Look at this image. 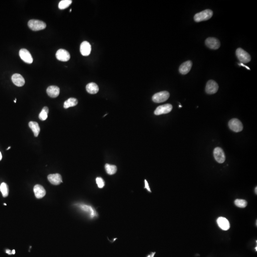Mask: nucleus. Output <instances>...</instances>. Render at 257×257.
Wrapping results in <instances>:
<instances>
[{
  "mask_svg": "<svg viewBox=\"0 0 257 257\" xmlns=\"http://www.w3.org/2000/svg\"><path fill=\"white\" fill-rule=\"evenodd\" d=\"M239 65H241V66H243L244 67L246 68L247 69H248V70H250V68L248 67V66H246V65H244L243 64H242V63H241V64H238Z\"/></svg>",
  "mask_w": 257,
  "mask_h": 257,
  "instance_id": "nucleus-32",
  "label": "nucleus"
},
{
  "mask_svg": "<svg viewBox=\"0 0 257 257\" xmlns=\"http://www.w3.org/2000/svg\"><path fill=\"white\" fill-rule=\"evenodd\" d=\"M228 125L230 129L234 132H240L242 131L243 128L242 122L237 119H232L230 120Z\"/></svg>",
  "mask_w": 257,
  "mask_h": 257,
  "instance_id": "nucleus-5",
  "label": "nucleus"
},
{
  "mask_svg": "<svg viewBox=\"0 0 257 257\" xmlns=\"http://www.w3.org/2000/svg\"><path fill=\"white\" fill-rule=\"evenodd\" d=\"M86 89L88 93L92 94H97L99 90V87L97 84L94 83H91L88 84L86 85Z\"/></svg>",
  "mask_w": 257,
  "mask_h": 257,
  "instance_id": "nucleus-20",
  "label": "nucleus"
},
{
  "mask_svg": "<svg viewBox=\"0 0 257 257\" xmlns=\"http://www.w3.org/2000/svg\"><path fill=\"white\" fill-rule=\"evenodd\" d=\"M19 55L21 60L27 64H31L33 63V58L27 50L25 49H21L19 51Z\"/></svg>",
  "mask_w": 257,
  "mask_h": 257,
  "instance_id": "nucleus-10",
  "label": "nucleus"
},
{
  "mask_svg": "<svg viewBox=\"0 0 257 257\" xmlns=\"http://www.w3.org/2000/svg\"><path fill=\"white\" fill-rule=\"evenodd\" d=\"M170 97L169 92L167 91H162L155 94L152 96V100L156 103H161L166 101Z\"/></svg>",
  "mask_w": 257,
  "mask_h": 257,
  "instance_id": "nucleus-6",
  "label": "nucleus"
},
{
  "mask_svg": "<svg viewBox=\"0 0 257 257\" xmlns=\"http://www.w3.org/2000/svg\"><path fill=\"white\" fill-rule=\"evenodd\" d=\"M77 206L84 212L87 214L90 217V218H93L97 217V212H96L95 208L92 207V206L84 204H79Z\"/></svg>",
  "mask_w": 257,
  "mask_h": 257,
  "instance_id": "nucleus-4",
  "label": "nucleus"
},
{
  "mask_svg": "<svg viewBox=\"0 0 257 257\" xmlns=\"http://www.w3.org/2000/svg\"><path fill=\"white\" fill-rule=\"evenodd\" d=\"M48 179L52 184L57 185L63 182L61 175L58 173L50 174L48 176Z\"/></svg>",
  "mask_w": 257,
  "mask_h": 257,
  "instance_id": "nucleus-17",
  "label": "nucleus"
},
{
  "mask_svg": "<svg viewBox=\"0 0 257 257\" xmlns=\"http://www.w3.org/2000/svg\"><path fill=\"white\" fill-rule=\"evenodd\" d=\"M28 26L34 31H38L44 30L46 27V24L44 22L40 20H31L28 23Z\"/></svg>",
  "mask_w": 257,
  "mask_h": 257,
  "instance_id": "nucleus-2",
  "label": "nucleus"
},
{
  "mask_svg": "<svg viewBox=\"0 0 257 257\" xmlns=\"http://www.w3.org/2000/svg\"><path fill=\"white\" fill-rule=\"evenodd\" d=\"M96 183L99 188H102L105 186V182L101 177H97L96 179Z\"/></svg>",
  "mask_w": 257,
  "mask_h": 257,
  "instance_id": "nucleus-27",
  "label": "nucleus"
},
{
  "mask_svg": "<svg viewBox=\"0 0 257 257\" xmlns=\"http://www.w3.org/2000/svg\"><path fill=\"white\" fill-rule=\"evenodd\" d=\"M1 159H2V155L1 152H0V161H1Z\"/></svg>",
  "mask_w": 257,
  "mask_h": 257,
  "instance_id": "nucleus-33",
  "label": "nucleus"
},
{
  "mask_svg": "<svg viewBox=\"0 0 257 257\" xmlns=\"http://www.w3.org/2000/svg\"><path fill=\"white\" fill-rule=\"evenodd\" d=\"M205 44L210 49L217 50L220 48L221 44L218 40L215 38L209 37L205 41Z\"/></svg>",
  "mask_w": 257,
  "mask_h": 257,
  "instance_id": "nucleus-11",
  "label": "nucleus"
},
{
  "mask_svg": "<svg viewBox=\"0 0 257 257\" xmlns=\"http://www.w3.org/2000/svg\"><path fill=\"white\" fill-rule=\"evenodd\" d=\"M255 193L257 194V187H256V188L255 189Z\"/></svg>",
  "mask_w": 257,
  "mask_h": 257,
  "instance_id": "nucleus-34",
  "label": "nucleus"
},
{
  "mask_svg": "<svg viewBox=\"0 0 257 257\" xmlns=\"http://www.w3.org/2000/svg\"><path fill=\"white\" fill-rule=\"evenodd\" d=\"M29 126L34 132V136L36 137H38L40 132V128L37 122L35 121H30L29 122Z\"/></svg>",
  "mask_w": 257,
  "mask_h": 257,
  "instance_id": "nucleus-21",
  "label": "nucleus"
},
{
  "mask_svg": "<svg viewBox=\"0 0 257 257\" xmlns=\"http://www.w3.org/2000/svg\"><path fill=\"white\" fill-rule=\"evenodd\" d=\"M213 11L210 9L204 10L200 13L196 14L194 16V20L196 22H201L209 20L212 17Z\"/></svg>",
  "mask_w": 257,
  "mask_h": 257,
  "instance_id": "nucleus-1",
  "label": "nucleus"
},
{
  "mask_svg": "<svg viewBox=\"0 0 257 257\" xmlns=\"http://www.w3.org/2000/svg\"><path fill=\"white\" fill-rule=\"evenodd\" d=\"M10 148H11V147H8V148L7 149V150H9V149H10Z\"/></svg>",
  "mask_w": 257,
  "mask_h": 257,
  "instance_id": "nucleus-36",
  "label": "nucleus"
},
{
  "mask_svg": "<svg viewBox=\"0 0 257 257\" xmlns=\"http://www.w3.org/2000/svg\"><path fill=\"white\" fill-rule=\"evenodd\" d=\"M105 168L106 172L109 175L114 174L117 171V168L115 165H111L109 164H105Z\"/></svg>",
  "mask_w": 257,
  "mask_h": 257,
  "instance_id": "nucleus-23",
  "label": "nucleus"
},
{
  "mask_svg": "<svg viewBox=\"0 0 257 257\" xmlns=\"http://www.w3.org/2000/svg\"><path fill=\"white\" fill-rule=\"evenodd\" d=\"M42 110H44V111H46L47 113L48 114V112H49V109H48V108L47 107H44L43 108V109Z\"/></svg>",
  "mask_w": 257,
  "mask_h": 257,
  "instance_id": "nucleus-31",
  "label": "nucleus"
},
{
  "mask_svg": "<svg viewBox=\"0 0 257 257\" xmlns=\"http://www.w3.org/2000/svg\"><path fill=\"white\" fill-rule=\"evenodd\" d=\"M13 83L18 87H21L25 84V80L22 75L20 74H15L11 77Z\"/></svg>",
  "mask_w": 257,
  "mask_h": 257,
  "instance_id": "nucleus-14",
  "label": "nucleus"
},
{
  "mask_svg": "<svg viewBox=\"0 0 257 257\" xmlns=\"http://www.w3.org/2000/svg\"><path fill=\"white\" fill-rule=\"evenodd\" d=\"M217 222L219 227L222 230L224 231H227L230 228V222L225 218L222 217L218 218Z\"/></svg>",
  "mask_w": 257,
  "mask_h": 257,
  "instance_id": "nucleus-18",
  "label": "nucleus"
},
{
  "mask_svg": "<svg viewBox=\"0 0 257 257\" xmlns=\"http://www.w3.org/2000/svg\"><path fill=\"white\" fill-rule=\"evenodd\" d=\"M172 109V106L171 104H166L158 107L154 111V114L156 115H160L168 114L171 111Z\"/></svg>",
  "mask_w": 257,
  "mask_h": 257,
  "instance_id": "nucleus-9",
  "label": "nucleus"
},
{
  "mask_svg": "<svg viewBox=\"0 0 257 257\" xmlns=\"http://www.w3.org/2000/svg\"><path fill=\"white\" fill-rule=\"evenodd\" d=\"M70 12H71V10H70Z\"/></svg>",
  "mask_w": 257,
  "mask_h": 257,
  "instance_id": "nucleus-40",
  "label": "nucleus"
},
{
  "mask_svg": "<svg viewBox=\"0 0 257 257\" xmlns=\"http://www.w3.org/2000/svg\"><path fill=\"white\" fill-rule=\"evenodd\" d=\"M72 3L71 0H62L59 4V8L61 10H64L70 6Z\"/></svg>",
  "mask_w": 257,
  "mask_h": 257,
  "instance_id": "nucleus-25",
  "label": "nucleus"
},
{
  "mask_svg": "<svg viewBox=\"0 0 257 257\" xmlns=\"http://www.w3.org/2000/svg\"><path fill=\"white\" fill-rule=\"evenodd\" d=\"M218 86L217 83L213 80H210L208 81L205 88V91L208 94H213L217 92Z\"/></svg>",
  "mask_w": 257,
  "mask_h": 257,
  "instance_id": "nucleus-7",
  "label": "nucleus"
},
{
  "mask_svg": "<svg viewBox=\"0 0 257 257\" xmlns=\"http://www.w3.org/2000/svg\"><path fill=\"white\" fill-rule=\"evenodd\" d=\"M34 191L36 198H41L46 194V191L43 186L41 185L37 184L34 187Z\"/></svg>",
  "mask_w": 257,
  "mask_h": 257,
  "instance_id": "nucleus-16",
  "label": "nucleus"
},
{
  "mask_svg": "<svg viewBox=\"0 0 257 257\" xmlns=\"http://www.w3.org/2000/svg\"><path fill=\"white\" fill-rule=\"evenodd\" d=\"M60 88L58 86L52 85L47 89V93L50 97L56 98L60 94Z\"/></svg>",
  "mask_w": 257,
  "mask_h": 257,
  "instance_id": "nucleus-19",
  "label": "nucleus"
},
{
  "mask_svg": "<svg viewBox=\"0 0 257 257\" xmlns=\"http://www.w3.org/2000/svg\"><path fill=\"white\" fill-rule=\"evenodd\" d=\"M192 65V63L191 61H185L184 63L181 64L180 66V68H179L180 73L183 75L187 74L190 71Z\"/></svg>",
  "mask_w": 257,
  "mask_h": 257,
  "instance_id": "nucleus-15",
  "label": "nucleus"
},
{
  "mask_svg": "<svg viewBox=\"0 0 257 257\" xmlns=\"http://www.w3.org/2000/svg\"><path fill=\"white\" fill-rule=\"evenodd\" d=\"M14 102H15V103L16 102V99H15V100L14 101Z\"/></svg>",
  "mask_w": 257,
  "mask_h": 257,
  "instance_id": "nucleus-35",
  "label": "nucleus"
},
{
  "mask_svg": "<svg viewBox=\"0 0 257 257\" xmlns=\"http://www.w3.org/2000/svg\"><path fill=\"white\" fill-rule=\"evenodd\" d=\"M91 47L89 42L83 41L80 46V52L83 56H87L90 55L91 52Z\"/></svg>",
  "mask_w": 257,
  "mask_h": 257,
  "instance_id": "nucleus-13",
  "label": "nucleus"
},
{
  "mask_svg": "<svg viewBox=\"0 0 257 257\" xmlns=\"http://www.w3.org/2000/svg\"><path fill=\"white\" fill-rule=\"evenodd\" d=\"M144 182H145V187H144V188H146L147 190L148 191L151 192V191L150 187H149V185H148V181L146 180H144Z\"/></svg>",
  "mask_w": 257,
  "mask_h": 257,
  "instance_id": "nucleus-29",
  "label": "nucleus"
},
{
  "mask_svg": "<svg viewBox=\"0 0 257 257\" xmlns=\"http://www.w3.org/2000/svg\"><path fill=\"white\" fill-rule=\"evenodd\" d=\"M78 103V100L74 98H70L64 103V107L65 109H68L71 107L76 106Z\"/></svg>",
  "mask_w": 257,
  "mask_h": 257,
  "instance_id": "nucleus-22",
  "label": "nucleus"
},
{
  "mask_svg": "<svg viewBox=\"0 0 257 257\" xmlns=\"http://www.w3.org/2000/svg\"><path fill=\"white\" fill-rule=\"evenodd\" d=\"M213 155L215 159L219 163H222L225 161L224 152L221 148H215L214 150Z\"/></svg>",
  "mask_w": 257,
  "mask_h": 257,
  "instance_id": "nucleus-8",
  "label": "nucleus"
},
{
  "mask_svg": "<svg viewBox=\"0 0 257 257\" xmlns=\"http://www.w3.org/2000/svg\"><path fill=\"white\" fill-rule=\"evenodd\" d=\"M235 204L238 207L244 208L247 205V202L244 200L237 199L235 201Z\"/></svg>",
  "mask_w": 257,
  "mask_h": 257,
  "instance_id": "nucleus-26",
  "label": "nucleus"
},
{
  "mask_svg": "<svg viewBox=\"0 0 257 257\" xmlns=\"http://www.w3.org/2000/svg\"><path fill=\"white\" fill-rule=\"evenodd\" d=\"M56 58L60 61H67L70 60V56L69 52L64 50L61 49L58 50L56 54Z\"/></svg>",
  "mask_w": 257,
  "mask_h": 257,
  "instance_id": "nucleus-12",
  "label": "nucleus"
},
{
  "mask_svg": "<svg viewBox=\"0 0 257 257\" xmlns=\"http://www.w3.org/2000/svg\"><path fill=\"white\" fill-rule=\"evenodd\" d=\"M48 113L42 110L39 115V119L41 121H45L48 117Z\"/></svg>",
  "mask_w": 257,
  "mask_h": 257,
  "instance_id": "nucleus-28",
  "label": "nucleus"
},
{
  "mask_svg": "<svg viewBox=\"0 0 257 257\" xmlns=\"http://www.w3.org/2000/svg\"><path fill=\"white\" fill-rule=\"evenodd\" d=\"M255 249H256V251H257V247H256V248H255Z\"/></svg>",
  "mask_w": 257,
  "mask_h": 257,
  "instance_id": "nucleus-37",
  "label": "nucleus"
},
{
  "mask_svg": "<svg viewBox=\"0 0 257 257\" xmlns=\"http://www.w3.org/2000/svg\"><path fill=\"white\" fill-rule=\"evenodd\" d=\"M4 205H6V204L4 203Z\"/></svg>",
  "mask_w": 257,
  "mask_h": 257,
  "instance_id": "nucleus-39",
  "label": "nucleus"
},
{
  "mask_svg": "<svg viewBox=\"0 0 257 257\" xmlns=\"http://www.w3.org/2000/svg\"><path fill=\"white\" fill-rule=\"evenodd\" d=\"M0 191L4 197H6L9 194V188L6 183L3 182L0 186Z\"/></svg>",
  "mask_w": 257,
  "mask_h": 257,
  "instance_id": "nucleus-24",
  "label": "nucleus"
},
{
  "mask_svg": "<svg viewBox=\"0 0 257 257\" xmlns=\"http://www.w3.org/2000/svg\"><path fill=\"white\" fill-rule=\"evenodd\" d=\"M236 54L238 59L242 64H246L251 61V55L247 51L241 48L237 49Z\"/></svg>",
  "mask_w": 257,
  "mask_h": 257,
  "instance_id": "nucleus-3",
  "label": "nucleus"
},
{
  "mask_svg": "<svg viewBox=\"0 0 257 257\" xmlns=\"http://www.w3.org/2000/svg\"><path fill=\"white\" fill-rule=\"evenodd\" d=\"M155 254H156V252H151V253L148 255L147 256H146V257H154L155 256Z\"/></svg>",
  "mask_w": 257,
  "mask_h": 257,
  "instance_id": "nucleus-30",
  "label": "nucleus"
},
{
  "mask_svg": "<svg viewBox=\"0 0 257 257\" xmlns=\"http://www.w3.org/2000/svg\"><path fill=\"white\" fill-rule=\"evenodd\" d=\"M179 107H181L182 106H181V105H180V106H179Z\"/></svg>",
  "mask_w": 257,
  "mask_h": 257,
  "instance_id": "nucleus-38",
  "label": "nucleus"
}]
</instances>
